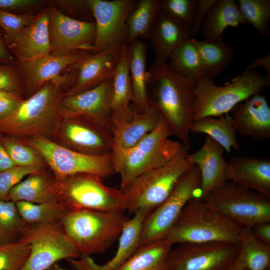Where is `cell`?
I'll use <instances>...</instances> for the list:
<instances>
[{
  "mask_svg": "<svg viewBox=\"0 0 270 270\" xmlns=\"http://www.w3.org/2000/svg\"><path fill=\"white\" fill-rule=\"evenodd\" d=\"M24 225L16 202L0 200V244L18 240Z\"/></svg>",
  "mask_w": 270,
  "mask_h": 270,
  "instance_id": "ab89813d",
  "label": "cell"
},
{
  "mask_svg": "<svg viewBox=\"0 0 270 270\" xmlns=\"http://www.w3.org/2000/svg\"><path fill=\"white\" fill-rule=\"evenodd\" d=\"M189 150L190 146L182 144L166 164L135 179L123 192L129 214L144 210L148 214L168 198L179 178L194 166L188 159Z\"/></svg>",
  "mask_w": 270,
  "mask_h": 270,
  "instance_id": "277c9868",
  "label": "cell"
},
{
  "mask_svg": "<svg viewBox=\"0 0 270 270\" xmlns=\"http://www.w3.org/2000/svg\"><path fill=\"white\" fill-rule=\"evenodd\" d=\"M245 24L246 22L235 0H216L204 20L203 36L206 40H222L226 28Z\"/></svg>",
  "mask_w": 270,
  "mask_h": 270,
  "instance_id": "f546056e",
  "label": "cell"
},
{
  "mask_svg": "<svg viewBox=\"0 0 270 270\" xmlns=\"http://www.w3.org/2000/svg\"><path fill=\"white\" fill-rule=\"evenodd\" d=\"M102 178L94 174L79 173L57 180L58 202L69 211L124 212V192L106 185Z\"/></svg>",
  "mask_w": 270,
  "mask_h": 270,
  "instance_id": "52a82bcc",
  "label": "cell"
},
{
  "mask_svg": "<svg viewBox=\"0 0 270 270\" xmlns=\"http://www.w3.org/2000/svg\"><path fill=\"white\" fill-rule=\"evenodd\" d=\"M201 176L194 166L177 181L168 198L145 218L142 227L139 248L165 238L188 202L199 196Z\"/></svg>",
  "mask_w": 270,
  "mask_h": 270,
  "instance_id": "8fae6325",
  "label": "cell"
},
{
  "mask_svg": "<svg viewBox=\"0 0 270 270\" xmlns=\"http://www.w3.org/2000/svg\"><path fill=\"white\" fill-rule=\"evenodd\" d=\"M226 180L270 198V160L232 157L227 162Z\"/></svg>",
  "mask_w": 270,
  "mask_h": 270,
  "instance_id": "484cf974",
  "label": "cell"
},
{
  "mask_svg": "<svg viewBox=\"0 0 270 270\" xmlns=\"http://www.w3.org/2000/svg\"><path fill=\"white\" fill-rule=\"evenodd\" d=\"M40 170L30 166H15L0 172V200H10L11 190L24 177Z\"/></svg>",
  "mask_w": 270,
  "mask_h": 270,
  "instance_id": "ee69618b",
  "label": "cell"
},
{
  "mask_svg": "<svg viewBox=\"0 0 270 270\" xmlns=\"http://www.w3.org/2000/svg\"><path fill=\"white\" fill-rule=\"evenodd\" d=\"M3 146L16 166H30L43 170L48 167L41 154L35 148L15 137L2 136Z\"/></svg>",
  "mask_w": 270,
  "mask_h": 270,
  "instance_id": "74e56055",
  "label": "cell"
},
{
  "mask_svg": "<svg viewBox=\"0 0 270 270\" xmlns=\"http://www.w3.org/2000/svg\"><path fill=\"white\" fill-rule=\"evenodd\" d=\"M264 68L266 70V75L265 76L267 82L270 83V54L262 58H258L254 60L246 69L239 75L244 74L251 70H252L258 68Z\"/></svg>",
  "mask_w": 270,
  "mask_h": 270,
  "instance_id": "816d5d0a",
  "label": "cell"
},
{
  "mask_svg": "<svg viewBox=\"0 0 270 270\" xmlns=\"http://www.w3.org/2000/svg\"><path fill=\"white\" fill-rule=\"evenodd\" d=\"M159 3L160 0H138L128 19L124 44L130 45L138 40L149 38Z\"/></svg>",
  "mask_w": 270,
  "mask_h": 270,
  "instance_id": "e575fe53",
  "label": "cell"
},
{
  "mask_svg": "<svg viewBox=\"0 0 270 270\" xmlns=\"http://www.w3.org/2000/svg\"><path fill=\"white\" fill-rule=\"evenodd\" d=\"M198 0H160L159 9L180 24L190 38Z\"/></svg>",
  "mask_w": 270,
  "mask_h": 270,
  "instance_id": "60d3db41",
  "label": "cell"
},
{
  "mask_svg": "<svg viewBox=\"0 0 270 270\" xmlns=\"http://www.w3.org/2000/svg\"><path fill=\"white\" fill-rule=\"evenodd\" d=\"M169 63L182 74L196 80L205 76L198 52L190 38L181 42L172 52Z\"/></svg>",
  "mask_w": 270,
  "mask_h": 270,
  "instance_id": "8d00e7d4",
  "label": "cell"
},
{
  "mask_svg": "<svg viewBox=\"0 0 270 270\" xmlns=\"http://www.w3.org/2000/svg\"><path fill=\"white\" fill-rule=\"evenodd\" d=\"M190 40L198 52L206 76L214 78L232 62L234 50L226 45L223 39L198 40L190 38Z\"/></svg>",
  "mask_w": 270,
  "mask_h": 270,
  "instance_id": "d6a6232c",
  "label": "cell"
},
{
  "mask_svg": "<svg viewBox=\"0 0 270 270\" xmlns=\"http://www.w3.org/2000/svg\"><path fill=\"white\" fill-rule=\"evenodd\" d=\"M123 45V44H122ZM122 45L92 53L77 64L76 80L62 96L77 94L92 89L113 77Z\"/></svg>",
  "mask_w": 270,
  "mask_h": 270,
  "instance_id": "d6986e66",
  "label": "cell"
},
{
  "mask_svg": "<svg viewBox=\"0 0 270 270\" xmlns=\"http://www.w3.org/2000/svg\"><path fill=\"white\" fill-rule=\"evenodd\" d=\"M230 112L236 134L256 141L270 138V108L265 96L256 94Z\"/></svg>",
  "mask_w": 270,
  "mask_h": 270,
  "instance_id": "7402d4cb",
  "label": "cell"
},
{
  "mask_svg": "<svg viewBox=\"0 0 270 270\" xmlns=\"http://www.w3.org/2000/svg\"><path fill=\"white\" fill-rule=\"evenodd\" d=\"M224 149L206 136L202 146L188 154L190 161L197 166L201 176L199 198L204 200L212 190L227 182V162L222 156Z\"/></svg>",
  "mask_w": 270,
  "mask_h": 270,
  "instance_id": "603a6c76",
  "label": "cell"
},
{
  "mask_svg": "<svg viewBox=\"0 0 270 270\" xmlns=\"http://www.w3.org/2000/svg\"><path fill=\"white\" fill-rule=\"evenodd\" d=\"M30 246V256L20 270H46L62 260L81 255L67 235L61 222L24 224L18 239Z\"/></svg>",
  "mask_w": 270,
  "mask_h": 270,
  "instance_id": "30bf717a",
  "label": "cell"
},
{
  "mask_svg": "<svg viewBox=\"0 0 270 270\" xmlns=\"http://www.w3.org/2000/svg\"><path fill=\"white\" fill-rule=\"evenodd\" d=\"M188 38V32L180 24L158 9L149 36L154 53L152 66L168 62L174 49Z\"/></svg>",
  "mask_w": 270,
  "mask_h": 270,
  "instance_id": "4316f807",
  "label": "cell"
},
{
  "mask_svg": "<svg viewBox=\"0 0 270 270\" xmlns=\"http://www.w3.org/2000/svg\"><path fill=\"white\" fill-rule=\"evenodd\" d=\"M49 2L72 18L83 21L94 22L87 0H54Z\"/></svg>",
  "mask_w": 270,
  "mask_h": 270,
  "instance_id": "bcb514c9",
  "label": "cell"
},
{
  "mask_svg": "<svg viewBox=\"0 0 270 270\" xmlns=\"http://www.w3.org/2000/svg\"><path fill=\"white\" fill-rule=\"evenodd\" d=\"M9 97H18V96H16L15 95L12 94L8 92H5L4 90H0V98H9Z\"/></svg>",
  "mask_w": 270,
  "mask_h": 270,
  "instance_id": "6f0895ef",
  "label": "cell"
},
{
  "mask_svg": "<svg viewBox=\"0 0 270 270\" xmlns=\"http://www.w3.org/2000/svg\"><path fill=\"white\" fill-rule=\"evenodd\" d=\"M133 110L130 120L113 134L114 143L112 156L116 173L119 172L127 152L154 130L162 118L158 110L150 106L143 112Z\"/></svg>",
  "mask_w": 270,
  "mask_h": 270,
  "instance_id": "cb8c5ba5",
  "label": "cell"
},
{
  "mask_svg": "<svg viewBox=\"0 0 270 270\" xmlns=\"http://www.w3.org/2000/svg\"><path fill=\"white\" fill-rule=\"evenodd\" d=\"M238 4L246 23L250 24L263 36L270 34V0H238Z\"/></svg>",
  "mask_w": 270,
  "mask_h": 270,
  "instance_id": "f35d334b",
  "label": "cell"
},
{
  "mask_svg": "<svg viewBox=\"0 0 270 270\" xmlns=\"http://www.w3.org/2000/svg\"><path fill=\"white\" fill-rule=\"evenodd\" d=\"M48 8L34 16L6 46L16 60L28 61L50 54Z\"/></svg>",
  "mask_w": 270,
  "mask_h": 270,
  "instance_id": "ffe728a7",
  "label": "cell"
},
{
  "mask_svg": "<svg viewBox=\"0 0 270 270\" xmlns=\"http://www.w3.org/2000/svg\"><path fill=\"white\" fill-rule=\"evenodd\" d=\"M52 140L72 150L96 156L111 154L114 143L110 128L80 118L64 116Z\"/></svg>",
  "mask_w": 270,
  "mask_h": 270,
  "instance_id": "4fadbf2b",
  "label": "cell"
},
{
  "mask_svg": "<svg viewBox=\"0 0 270 270\" xmlns=\"http://www.w3.org/2000/svg\"><path fill=\"white\" fill-rule=\"evenodd\" d=\"M147 78L149 106L160 113L171 135L180 139L182 144L190 146L196 80L182 74L168 62L152 66Z\"/></svg>",
  "mask_w": 270,
  "mask_h": 270,
  "instance_id": "6da1fadb",
  "label": "cell"
},
{
  "mask_svg": "<svg viewBox=\"0 0 270 270\" xmlns=\"http://www.w3.org/2000/svg\"><path fill=\"white\" fill-rule=\"evenodd\" d=\"M148 214L147 212L140 210L126 220L118 238L116 253L104 264H98L90 256L86 255H82L78 259H68L66 261L76 270H116L139 248L142 224Z\"/></svg>",
  "mask_w": 270,
  "mask_h": 270,
  "instance_id": "44dd1931",
  "label": "cell"
},
{
  "mask_svg": "<svg viewBox=\"0 0 270 270\" xmlns=\"http://www.w3.org/2000/svg\"><path fill=\"white\" fill-rule=\"evenodd\" d=\"M216 0H198V4L190 32V37L197 34L205 18Z\"/></svg>",
  "mask_w": 270,
  "mask_h": 270,
  "instance_id": "7dc6e473",
  "label": "cell"
},
{
  "mask_svg": "<svg viewBox=\"0 0 270 270\" xmlns=\"http://www.w3.org/2000/svg\"><path fill=\"white\" fill-rule=\"evenodd\" d=\"M128 218L124 212L70 211L62 224L80 255L102 253L118 238Z\"/></svg>",
  "mask_w": 270,
  "mask_h": 270,
  "instance_id": "5b68a950",
  "label": "cell"
},
{
  "mask_svg": "<svg viewBox=\"0 0 270 270\" xmlns=\"http://www.w3.org/2000/svg\"><path fill=\"white\" fill-rule=\"evenodd\" d=\"M22 98L9 97L0 98V120L12 114L19 106Z\"/></svg>",
  "mask_w": 270,
  "mask_h": 270,
  "instance_id": "681fc988",
  "label": "cell"
},
{
  "mask_svg": "<svg viewBox=\"0 0 270 270\" xmlns=\"http://www.w3.org/2000/svg\"><path fill=\"white\" fill-rule=\"evenodd\" d=\"M203 200L210 208L242 227L270 222V198L232 182H225Z\"/></svg>",
  "mask_w": 270,
  "mask_h": 270,
  "instance_id": "ba28073f",
  "label": "cell"
},
{
  "mask_svg": "<svg viewBox=\"0 0 270 270\" xmlns=\"http://www.w3.org/2000/svg\"><path fill=\"white\" fill-rule=\"evenodd\" d=\"M242 228L195 196L186 204L165 238L172 244L222 242L238 245Z\"/></svg>",
  "mask_w": 270,
  "mask_h": 270,
  "instance_id": "3957f363",
  "label": "cell"
},
{
  "mask_svg": "<svg viewBox=\"0 0 270 270\" xmlns=\"http://www.w3.org/2000/svg\"><path fill=\"white\" fill-rule=\"evenodd\" d=\"M96 25L94 53L122 46L126 34L127 21L136 0H87Z\"/></svg>",
  "mask_w": 270,
  "mask_h": 270,
  "instance_id": "e0dca14e",
  "label": "cell"
},
{
  "mask_svg": "<svg viewBox=\"0 0 270 270\" xmlns=\"http://www.w3.org/2000/svg\"><path fill=\"white\" fill-rule=\"evenodd\" d=\"M236 260L248 270H266L270 268V244L258 240L251 227H243Z\"/></svg>",
  "mask_w": 270,
  "mask_h": 270,
  "instance_id": "836d02e7",
  "label": "cell"
},
{
  "mask_svg": "<svg viewBox=\"0 0 270 270\" xmlns=\"http://www.w3.org/2000/svg\"><path fill=\"white\" fill-rule=\"evenodd\" d=\"M2 135L0 134V172L16 166L3 146L2 140Z\"/></svg>",
  "mask_w": 270,
  "mask_h": 270,
  "instance_id": "db71d44e",
  "label": "cell"
},
{
  "mask_svg": "<svg viewBox=\"0 0 270 270\" xmlns=\"http://www.w3.org/2000/svg\"><path fill=\"white\" fill-rule=\"evenodd\" d=\"M62 88L50 82L22 100L12 114L0 120V134L20 140L38 136L52 140L61 118Z\"/></svg>",
  "mask_w": 270,
  "mask_h": 270,
  "instance_id": "7a4b0ae2",
  "label": "cell"
},
{
  "mask_svg": "<svg viewBox=\"0 0 270 270\" xmlns=\"http://www.w3.org/2000/svg\"><path fill=\"white\" fill-rule=\"evenodd\" d=\"M9 200L34 204L58 201L57 180L46 168L33 172L16 184L10 191Z\"/></svg>",
  "mask_w": 270,
  "mask_h": 270,
  "instance_id": "83f0119b",
  "label": "cell"
},
{
  "mask_svg": "<svg viewBox=\"0 0 270 270\" xmlns=\"http://www.w3.org/2000/svg\"><path fill=\"white\" fill-rule=\"evenodd\" d=\"M34 14L32 12L22 14L10 12L0 8V26L4 32L6 44L32 20Z\"/></svg>",
  "mask_w": 270,
  "mask_h": 270,
  "instance_id": "7bdbcfd3",
  "label": "cell"
},
{
  "mask_svg": "<svg viewBox=\"0 0 270 270\" xmlns=\"http://www.w3.org/2000/svg\"><path fill=\"white\" fill-rule=\"evenodd\" d=\"M269 85L265 76L253 70L238 75L223 86H216L214 78L204 76L196 82L194 120L229 114L238 104Z\"/></svg>",
  "mask_w": 270,
  "mask_h": 270,
  "instance_id": "8992f818",
  "label": "cell"
},
{
  "mask_svg": "<svg viewBox=\"0 0 270 270\" xmlns=\"http://www.w3.org/2000/svg\"><path fill=\"white\" fill-rule=\"evenodd\" d=\"M172 244L166 238L142 246L116 270H168Z\"/></svg>",
  "mask_w": 270,
  "mask_h": 270,
  "instance_id": "4dcf8cb0",
  "label": "cell"
},
{
  "mask_svg": "<svg viewBox=\"0 0 270 270\" xmlns=\"http://www.w3.org/2000/svg\"><path fill=\"white\" fill-rule=\"evenodd\" d=\"M19 140L41 154L58 181L79 173L94 174L102 178L116 173L112 153L101 156H88L64 148L42 136Z\"/></svg>",
  "mask_w": 270,
  "mask_h": 270,
  "instance_id": "7c38bea8",
  "label": "cell"
},
{
  "mask_svg": "<svg viewBox=\"0 0 270 270\" xmlns=\"http://www.w3.org/2000/svg\"><path fill=\"white\" fill-rule=\"evenodd\" d=\"M46 270H68V269L64 268L63 267L61 266L58 264V262H56L52 266L48 268Z\"/></svg>",
  "mask_w": 270,
  "mask_h": 270,
  "instance_id": "9f6ffc18",
  "label": "cell"
},
{
  "mask_svg": "<svg viewBox=\"0 0 270 270\" xmlns=\"http://www.w3.org/2000/svg\"><path fill=\"white\" fill-rule=\"evenodd\" d=\"M254 236L260 241L270 244V222H262L252 227Z\"/></svg>",
  "mask_w": 270,
  "mask_h": 270,
  "instance_id": "f907efd6",
  "label": "cell"
},
{
  "mask_svg": "<svg viewBox=\"0 0 270 270\" xmlns=\"http://www.w3.org/2000/svg\"><path fill=\"white\" fill-rule=\"evenodd\" d=\"M112 78L80 94L62 96L61 116L84 118L111 129Z\"/></svg>",
  "mask_w": 270,
  "mask_h": 270,
  "instance_id": "ac0fdd59",
  "label": "cell"
},
{
  "mask_svg": "<svg viewBox=\"0 0 270 270\" xmlns=\"http://www.w3.org/2000/svg\"><path fill=\"white\" fill-rule=\"evenodd\" d=\"M50 54L62 56L77 52H93L96 40L94 22L72 18L48 2Z\"/></svg>",
  "mask_w": 270,
  "mask_h": 270,
  "instance_id": "2e32d148",
  "label": "cell"
},
{
  "mask_svg": "<svg viewBox=\"0 0 270 270\" xmlns=\"http://www.w3.org/2000/svg\"><path fill=\"white\" fill-rule=\"evenodd\" d=\"M170 135L162 118L156 128L127 152L118 172L121 191L124 192L142 174L166 164L178 153L182 144L169 139Z\"/></svg>",
  "mask_w": 270,
  "mask_h": 270,
  "instance_id": "9c48e42d",
  "label": "cell"
},
{
  "mask_svg": "<svg viewBox=\"0 0 270 270\" xmlns=\"http://www.w3.org/2000/svg\"><path fill=\"white\" fill-rule=\"evenodd\" d=\"M266 270H270V268H267V269H266Z\"/></svg>",
  "mask_w": 270,
  "mask_h": 270,
  "instance_id": "680465c9",
  "label": "cell"
},
{
  "mask_svg": "<svg viewBox=\"0 0 270 270\" xmlns=\"http://www.w3.org/2000/svg\"><path fill=\"white\" fill-rule=\"evenodd\" d=\"M218 117L207 116L194 120L190 132L206 134L227 152H230L232 148L238 151L237 134L231 116L227 114Z\"/></svg>",
  "mask_w": 270,
  "mask_h": 270,
  "instance_id": "1f68e13d",
  "label": "cell"
},
{
  "mask_svg": "<svg viewBox=\"0 0 270 270\" xmlns=\"http://www.w3.org/2000/svg\"><path fill=\"white\" fill-rule=\"evenodd\" d=\"M42 2L38 0H0V8L16 14L38 6Z\"/></svg>",
  "mask_w": 270,
  "mask_h": 270,
  "instance_id": "c3c4849f",
  "label": "cell"
},
{
  "mask_svg": "<svg viewBox=\"0 0 270 270\" xmlns=\"http://www.w3.org/2000/svg\"><path fill=\"white\" fill-rule=\"evenodd\" d=\"M16 204L24 224L60 222L70 212L58 202L34 204L19 201Z\"/></svg>",
  "mask_w": 270,
  "mask_h": 270,
  "instance_id": "d590c367",
  "label": "cell"
},
{
  "mask_svg": "<svg viewBox=\"0 0 270 270\" xmlns=\"http://www.w3.org/2000/svg\"><path fill=\"white\" fill-rule=\"evenodd\" d=\"M30 252V246L19 240L0 244V270H20Z\"/></svg>",
  "mask_w": 270,
  "mask_h": 270,
  "instance_id": "b9f144b4",
  "label": "cell"
},
{
  "mask_svg": "<svg viewBox=\"0 0 270 270\" xmlns=\"http://www.w3.org/2000/svg\"><path fill=\"white\" fill-rule=\"evenodd\" d=\"M24 87L22 74L15 64H0V90L22 98Z\"/></svg>",
  "mask_w": 270,
  "mask_h": 270,
  "instance_id": "f6af8a7d",
  "label": "cell"
},
{
  "mask_svg": "<svg viewBox=\"0 0 270 270\" xmlns=\"http://www.w3.org/2000/svg\"><path fill=\"white\" fill-rule=\"evenodd\" d=\"M231 270H248L246 266L240 262L236 260Z\"/></svg>",
  "mask_w": 270,
  "mask_h": 270,
  "instance_id": "11a10c76",
  "label": "cell"
},
{
  "mask_svg": "<svg viewBox=\"0 0 270 270\" xmlns=\"http://www.w3.org/2000/svg\"><path fill=\"white\" fill-rule=\"evenodd\" d=\"M92 53L80 51L62 56L49 54L32 60H15V64L32 96L50 82L70 88L76 76L75 66Z\"/></svg>",
  "mask_w": 270,
  "mask_h": 270,
  "instance_id": "5bb4252c",
  "label": "cell"
},
{
  "mask_svg": "<svg viewBox=\"0 0 270 270\" xmlns=\"http://www.w3.org/2000/svg\"><path fill=\"white\" fill-rule=\"evenodd\" d=\"M129 45L124 44L112 78L111 104L112 134L129 122L134 114V110L130 106L133 100V92L129 74Z\"/></svg>",
  "mask_w": 270,
  "mask_h": 270,
  "instance_id": "d4e9b609",
  "label": "cell"
},
{
  "mask_svg": "<svg viewBox=\"0 0 270 270\" xmlns=\"http://www.w3.org/2000/svg\"><path fill=\"white\" fill-rule=\"evenodd\" d=\"M128 69L132 86L133 110L141 112L149 106L147 94L148 71L146 70L147 48L142 40L129 45Z\"/></svg>",
  "mask_w": 270,
  "mask_h": 270,
  "instance_id": "f1b7e54d",
  "label": "cell"
},
{
  "mask_svg": "<svg viewBox=\"0 0 270 270\" xmlns=\"http://www.w3.org/2000/svg\"><path fill=\"white\" fill-rule=\"evenodd\" d=\"M0 64H14V58L7 47L6 44L0 32Z\"/></svg>",
  "mask_w": 270,
  "mask_h": 270,
  "instance_id": "f5cc1de1",
  "label": "cell"
},
{
  "mask_svg": "<svg viewBox=\"0 0 270 270\" xmlns=\"http://www.w3.org/2000/svg\"><path fill=\"white\" fill-rule=\"evenodd\" d=\"M238 245L222 242L180 244L172 248L168 270H231Z\"/></svg>",
  "mask_w": 270,
  "mask_h": 270,
  "instance_id": "9a60e30c",
  "label": "cell"
}]
</instances>
